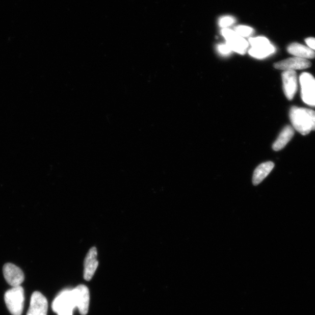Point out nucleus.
<instances>
[{
    "instance_id": "nucleus-1",
    "label": "nucleus",
    "mask_w": 315,
    "mask_h": 315,
    "mask_svg": "<svg viewBox=\"0 0 315 315\" xmlns=\"http://www.w3.org/2000/svg\"><path fill=\"white\" fill-rule=\"evenodd\" d=\"M291 122L296 130L302 135L315 130V112L306 108L296 107L291 109Z\"/></svg>"
},
{
    "instance_id": "nucleus-2",
    "label": "nucleus",
    "mask_w": 315,
    "mask_h": 315,
    "mask_svg": "<svg viewBox=\"0 0 315 315\" xmlns=\"http://www.w3.org/2000/svg\"><path fill=\"white\" fill-rule=\"evenodd\" d=\"M52 309L58 315H73L76 304L72 290L60 293L52 302Z\"/></svg>"
},
{
    "instance_id": "nucleus-3",
    "label": "nucleus",
    "mask_w": 315,
    "mask_h": 315,
    "mask_svg": "<svg viewBox=\"0 0 315 315\" xmlns=\"http://www.w3.org/2000/svg\"><path fill=\"white\" fill-rule=\"evenodd\" d=\"M8 309L13 315H21L23 312L25 295L21 285L8 290L5 296Z\"/></svg>"
},
{
    "instance_id": "nucleus-4",
    "label": "nucleus",
    "mask_w": 315,
    "mask_h": 315,
    "mask_svg": "<svg viewBox=\"0 0 315 315\" xmlns=\"http://www.w3.org/2000/svg\"><path fill=\"white\" fill-rule=\"evenodd\" d=\"M301 96L306 104L315 106V79L310 74L303 73L300 76Z\"/></svg>"
},
{
    "instance_id": "nucleus-5",
    "label": "nucleus",
    "mask_w": 315,
    "mask_h": 315,
    "mask_svg": "<svg viewBox=\"0 0 315 315\" xmlns=\"http://www.w3.org/2000/svg\"><path fill=\"white\" fill-rule=\"evenodd\" d=\"M73 292L76 308H77L82 315H86L88 312L90 306V291L85 285H79L74 289Z\"/></svg>"
},
{
    "instance_id": "nucleus-6",
    "label": "nucleus",
    "mask_w": 315,
    "mask_h": 315,
    "mask_svg": "<svg viewBox=\"0 0 315 315\" xmlns=\"http://www.w3.org/2000/svg\"><path fill=\"white\" fill-rule=\"evenodd\" d=\"M3 274L8 283L13 287L21 285L25 279L22 270L14 264H7L4 266Z\"/></svg>"
},
{
    "instance_id": "nucleus-7",
    "label": "nucleus",
    "mask_w": 315,
    "mask_h": 315,
    "mask_svg": "<svg viewBox=\"0 0 315 315\" xmlns=\"http://www.w3.org/2000/svg\"><path fill=\"white\" fill-rule=\"evenodd\" d=\"M48 302L40 292H35L32 295L30 308L27 315H47Z\"/></svg>"
},
{
    "instance_id": "nucleus-8",
    "label": "nucleus",
    "mask_w": 315,
    "mask_h": 315,
    "mask_svg": "<svg viewBox=\"0 0 315 315\" xmlns=\"http://www.w3.org/2000/svg\"><path fill=\"white\" fill-rule=\"evenodd\" d=\"M310 66L311 63L308 60L297 57L285 59L274 64V67L276 69L284 71L305 69Z\"/></svg>"
},
{
    "instance_id": "nucleus-9",
    "label": "nucleus",
    "mask_w": 315,
    "mask_h": 315,
    "mask_svg": "<svg viewBox=\"0 0 315 315\" xmlns=\"http://www.w3.org/2000/svg\"><path fill=\"white\" fill-rule=\"evenodd\" d=\"M282 84L285 95L288 100H292L297 91V76L295 71H284L282 73Z\"/></svg>"
},
{
    "instance_id": "nucleus-10",
    "label": "nucleus",
    "mask_w": 315,
    "mask_h": 315,
    "mask_svg": "<svg viewBox=\"0 0 315 315\" xmlns=\"http://www.w3.org/2000/svg\"><path fill=\"white\" fill-rule=\"evenodd\" d=\"M98 252L95 247L91 248L89 250L84 260V278L87 281H90L94 276L99 262L97 260Z\"/></svg>"
},
{
    "instance_id": "nucleus-11",
    "label": "nucleus",
    "mask_w": 315,
    "mask_h": 315,
    "mask_svg": "<svg viewBox=\"0 0 315 315\" xmlns=\"http://www.w3.org/2000/svg\"><path fill=\"white\" fill-rule=\"evenodd\" d=\"M287 50L290 54L296 56L297 58L309 59L315 58V52L309 47L302 45L297 43L291 44L287 48Z\"/></svg>"
},
{
    "instance_id": "nucleus-12",
    "label": "nucleus",
    "mask_w": 315,
    "mask_h": 315,
    "mask_svg": "<svg viewBox=\"0 0 315 315\" xmlns=\"http://www.w3.org/2000/svg\"><path fill=\"white\" fill-rule=\"evenodd\" d=\"M274 167L272 162L265 163L258 165L254 170L253 176L254 185H258L267 177Z\"/></svg>"
},
{
    "instance_id": "nucleus-13",
    "label": "nucleus",
    "mask_w": 315,
    "mask_h": 315,
    "mask_svg": "<svg viewBox=\"0 0 315 315\" xmlns=\"http://www.w3.org/2000/svg\"><path fill=\"white\" fill-rule=\"evenodd\" d=\"M294 135V130L292 127L287 126L284 127L273 145L274 150L278 151L284 148L289 141L292 139Z\"/></svg>"
},
{
    "instance_id": "nucleus-14",
    "label": "nucleus",
    "mask_w": 315,
    "mask_h": 315,
    "mask_svg": "<svg viewBox=\"0 0 315 315\" xmlns=\"http://www.w3.org/2000/svg\"><path fill=\"white\" fill-rule=\"evenodd\" d=\"M226 44L232 51L241 55H245L249 46L248 42L238 34L231 39L227 40Z\"/></svg>"
},
{
    "instance_id": "nucleus-15",
    "label": "nucleus",
    "mask_w": 315,
    "mask_h": 315,
    "mask_svg": "<svg viewBox=\"0 0 315 315\" xmlns=\"http://www.w3.org/2000/svg\"><path fill=\"white\" fill-rule=\"evenodd\" d=\"M276 48L272 44L268 46L260 47H252L249 51V54L252 57L257 59H264L274 54Z\"/></svg>"
},
{
    "instance_id": "nucleus-16",
    "label": "nucleus",
    "mask_w": 315,
    "mask_h": 315,
    "mask_svg": "<svg viewBox=\"0 0 315 315\" xmlns=\"http://www.w3.org/2000/svg\"><path fill=\"white\" fill-rule=\"evenodd\" d=\"M249 43L252 47H260L269 45L271 44L267 38L265 37H257L255 38H250Z\"/></svg>"
},
{
    "instance_id": "nucleus-17",
    "label": "nucleus",
    "mask_w": 315,
    "mask_h": 315,
    "mask_svg": "<svg viewBox=\"0 0 315 315\" xmlns=\"http://www.w3.org/2000/svg\"><path fill=\"white\" fill-rule=\"evenodd\" d=\"M234 31L242 38L248 37V36L253 33L252 28L247 26H238L235 28V31Z\"/></svg>"
},
{
    "instance_id": "nucleus-18",
    "label": "nucleus",
    "mask_w": 315,
    "mask_h": 315,
    "mask_svg": "<svg viewBox=\"0 0 315 315\" xmlns=\"http://www.w3.org/2000/svg\"><path fill=\"white\" fill-rule=\"evenodd\" d=\"M235 20L232 17L226 16V17H222L220 19L219 25L223 28H227L228 27L231 26L235 23Z\"/></svg>"
},
{
    "instance_id": "nucleus-19",
    "label": "nucleus",
    "mask_w": 315,
    "mask_h": 315,
    "mask_svg": "<svg viewBox=\"0 0 315 315\" xmlns=\"http://www.w3.org/2000/svg\"><path fill=\"white\" fill-rule=\"evenodd\" d=\"M217 50L221 55L223 56H227L231 54V52L232 51L227 44H220V45L217 47Z\"/></svg>"
},
{
    "instance_id": "nucleus-20",
    "label": "nucleus",
    "mask_w": 315,
    "mask_h": 315,
    "mask_svg": "<svg viewBox=\"0 0 315 315\" xmlns=\"http://www.w3.org/2000/svg\"><path fill=\"white\" fill-rule=\"evenodd\" d=\"M221 34L227 40L231 39L237 35L235 31L228 29V28H224L221 31Z\"/></svg>"
},
{
    "instance_id": "nucleus-21",
    "label": "nucleus",
    "mask_w": 315,
    "mask_h": 315,
    "mask_svg": "<svg viewBox=\"0 0 315 315\" xmlns=\"http://www.w3.org/2000/svg\"><path fill=\"white\" fill-rule=\"evenodd\" d=\"M305 42L311 49L315 50V38H308L305 39Z\"/></svg>"
}]
</instances>
